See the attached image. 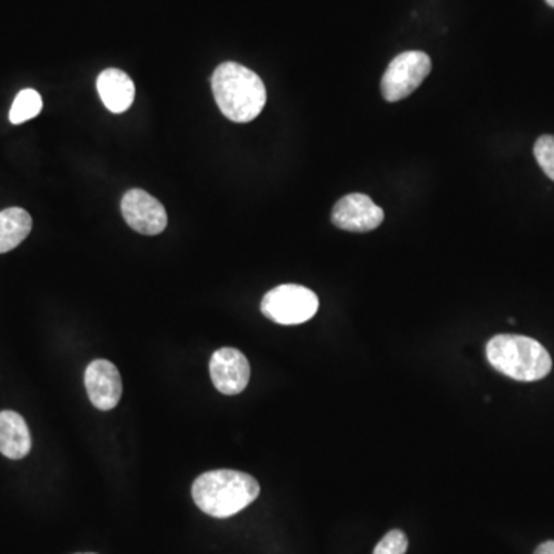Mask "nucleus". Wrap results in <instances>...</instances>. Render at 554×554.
I'll return each instance as SVG.
<instances>
[{
	"label": "nucleus",
	"instance_id": "8",
	"mask_svg": "<svg viewBox=\"0 0 554 554\" xmlns=\"http://www.w3.org/2000/svg\"><path fill=\"white\" fill-rule=\"evenodd\" d=\"M210 376L217 391L227 396H236L247 388L250 364L242 351L230 347L221 348L211 356Z\"/></svg>",
	"mask_w": 554,
	"mask_h": 554
},
{
	"label": "nucleus",
	"instance_id": "9",
	"mask_svg": "<svg viewBox=\"0 0 554 554\" xmlns=\"http://www.w3.org/2000/svg\"><path fill=\"white\" fill-rule=\"evenodd\" d=\"M88 398L97 410L110 411L122 398V378L116 365L96 359L85 370Z\"/></svg>",
	"mask_w": 554,
	"mask_h": 554
},
{
	"label": "nucleus",
	"instance_id": "10",
	"mask_svg": "<svg viewBox=\"0 0 554 554\" xmlns=\"http://www.w3.org/2000/svg\"><path fill=\"white\" fill-rule=\"evenodd\" d=\"M96 87L102 102L111 113H125L133 105L136 88L131 77L124 71L117 68L102 71L97 77Z\"/></svg>",
	"mask_w": 554,
	"mask_h": 554
},
{
	"label": "nucleus",
	"instance_id": "4",
	"mask_svg": "<svg viewBox=\"0 0 554 554\" xmlns=\"http://www.w3.org/2000/svg\"><path fill=\"white\" fill-rule=\"evenodd\" d=\"M265 318L281 325H299L310 321L319 310V299L302 285L285 284L265 294L261 304Z\"/></svg>",
	"mask_w": 554,
	"mask_h": 554
},
{
	"label": "nucleus",
	"instance_id": "3",
	"mask_svg": "<svg viewBox=\"0 0 554 554\" xmlns=\"http://www.w3.org/2000/svg\"><path fill=\"white\" fill-rule=\"evenodd\" d=\"M491 367L519 382L541 381L553 367L544 345L519 334H498L487 344Z\"/></svg>",
	"mask_w": 554,
	"mask_h": 554
},
{
	"label": "nucleus",
	"instance_id": "5",
	"mask_svg": "<svg viewBox=\"0 0 554 554\" xmlns=\"http://www.w3.org/2000/svg\"><path fill=\"white\" fill-rule=\"evenodd\" d=\"M431 73V59L422 51H405L394 57L382 76L381 91L385 101L398 102L418 90Z\"/></svg>",
	"mask_w": 554,
	"mask_h": 554
},
{
	"label": "nucleus",
	"instance_id": "11",
	"mask_svg": "<svg viewBox=\"0 0 554 554\" xmlns=\"http://www.w3.org/2000/svg\"><path fill=\"white\" fill-rule=\"evenodd\" d=\"M31 436L21 414L5 410L0 413V453L8 459H22L30 453Z\"/></svg>",
	"mask_w": 554,
	"mask_h": 554
},
{
	"label": "nucleus",
	"instance_id": "14",
	"mask_svg": "<svg viewBox=\"0 0 554 554\" xmlns=\"http://www.w3.org/2000/svg\"><path fill=\"white\" fill-rule=\"evenodd\" d=\"M534 157L539 167L554 182V136L544 134L534 144Z\"/></svg>",
	"mask_w": 554,
	"mask_h": 554
},
{
	"label": "nucleus",
	"instance_id": "15",
	"mask_svg": "<svg viewBox=\"0 0 554 554\" xmlns=\"http://www.w3.org/2000/svg\"><path fill=\"white\" fill-rule=\"evenodd\" d=\"M407 550V534L401 530H391L379 541L373 554H405Z\"/></svg>",
	"mask_w": 554,
	"mask_h": 554
},
{
	"label": "nucleus",
	"instance_id": "12",
	"mask_svg": "<svg viewBox=\"0 0 554 554\" xmlns=\"http://www.w3.org/2000/svg\"><path fill=\"white\" fill-rule=\"evenodd\" d=\"M33 228L30 214L24 208L0 211V253H8L27 239Z\"/></svg>",
	"mask_w": 554,
	"mask_h": 554
},
{
	"label": "nucleus",
	"instance_id": "6",
	"mask_svg": "<svg viewBox=\"0 0 554 554\" xmlns=\"http://www.w3.org/2000/svg\"><path fill=\"white\" fill-rule=\"evenodd\" d=\"M122 214L137 233L156 236L167 228L168 216L164 205L144 190H130L122 197Z\"/></svg>",
	"mask_w": 554,
	"mask_h": 554
},
{
	"label": "nucleus",
	"instance_id": "16",
	"mask_svg": "<svg viewBox=\"0 0 554 554\" xmlns=\"http://www.w3.org/2000/svg\"><path fill=\"white\" fill-rule=\"evenodd\" d=\"M534 554H554V541L544 542L534 551Z\"/></svg>",
	"mask_w": 554,
	"mask_h": 554
},
{
	"label": "nucleus",
	"instance_id": "13",
	"mask_svg": "<svg viewBox=\"0 0 554 554\" xmlns=\"http://www.w3.org/2000/svg\"><path fill=\"white\" fill-rule=\"evenodd\" d=\"M42 110V97L36 90H24L17 94L10 110L11 124L19 125L34 119Z\"/></svg>",
	"mask_w": 554,
	"mask_h": 554
},
{
	"label": "nucleus",
	"instance_id": "2",
	"mask_svg": "<svg viewBox=\"0 0 554 554\" xmlns=\"http://www.w3.org/2000/svg\"><path fill=\"white\" fill-rule=\"evenodd\" d=\"M261 487L250 474L236 470H213L194 481L191 494L197 507L213 518L227 519L253 504Z\"/></svg>",
	"mask_w": 554,
	"mask_h": 554
},
{
	"label": "nucleus",
	"instance_id": "7",
	"mask_svg": "<svg viewBox=\"0 0 554 554\" xmlns=\"http://www.w3.org/2000/svg\"><path fill=\"white\" fill-rule=\"evenodd\" d=\"M384 210L361 193L347 194L334 205L331 221L341 230L367 233L384 222Z\"/></svg>",
	"mask_w": 554,
	"mask_h": 554
},
{
	"label": "nucleus",
	"instance_id": "1",
	"mask_svg": "<svg viewBox=\"0 0 554 554\" xmlns=\"http://www.w3.org/2000/svg\"><path fill=\"white\" fill-rule=\"evenodd\" d=\"M211 88L219 110L237 124L254 121L267 102V90L261 77L236 62H225L216 68Z\"/></svg>",
	"mask_w": 554,
	"mask_h": 554
},
{
	"label": "nucleus",
	"instance_id": "17",
	"mask_svg": "<svg viewBox=\"0 0 554 554\" xmlns=\"http://www.w3.org/2000/svg\"><path fill=\"white\" fill-rule=\"evenodd\" d=\"M545 2H547V4L550 5V7L554 8V0H545Z\"/></svg>",
	"mask_w": 554,
	"mask_h": 554
},
{
	"label": "nucleus",
	"instance_id": "18",
	"mask_svg": "<svg viewBox=\"0 0 554 554\" xmlns=\"http://www.w3.org/2000/svg\"><path fill=\"white\" fill-rule=\"evenodd\" d=\"M77 554H94V553H77Z\"/></svg>",
	"mask_w": 554,
	"mask_h": 554
}]
</instances>
